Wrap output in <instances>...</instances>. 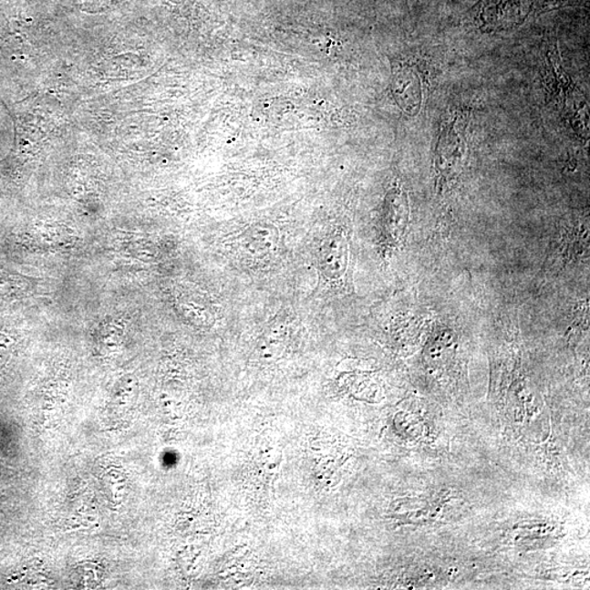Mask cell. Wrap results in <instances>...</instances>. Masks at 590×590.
Listing matches in <instances>:
<instances>
[{
    "label": "cell",
    "instance_id": "obj_5",
    "mask_svg": "<svg viewBox=\"0 0 590 590\" xmlns=\"http://www.w3.org/2000/svg\"><path fill=\"white\" fill-rule=\"evenodd\" d=\"M534 8L533 0H507L485 9L490 21L498 24H512L518 19L526 18Z\"/></svg>",
    "mask_w": 590,
    "mask_h": 590
},
{
    "label": "cell",
    "instance_id": "obj_2",
    "mask_svg": "<svg viewBox=\"0 0 590 590\" xmlns=\"http://www.w3.org/2000/svg\"><path fill=\"white\" fill-rule=\"evenodd\" d=\"M409 219L407 192L401 186H394L385 197L380 219V245L385 254L399 250L404 244Z\"/></svg>",
    "mask_w": 590,
    "mask_h": 590
},
{
    "label": "cell",
    "instance_id": "obj_1",
    "mask_svg": "<svg viewBox=\"0 0 590 590\" xmlns=\"http://www.w3.org/2000/svg\"><path fill=\"white\" fill-rule=\"evenodd\" d=\"M468 115L461 114L444 127L437 149V171L440 186L448 185L461 173L465 154Z\"/></svg>",
    "mask_w": 590,
    "mask_h": 590
},
{
    "label": "cell",
    "instance_id": "obj_3",
    "mask_svg": "<svg viewBox=\"0 0 590 590\" xmlns=\"http://www.w3.org/2000/svg\"><path fill=\"white\" fill-rule=\"evenodd\" d=\"M350 242L345 233L330 234L318 254V268L325 279L339 281L348 274Z\"/></svg>",
    "mask_w": 590,
    "mask_h": 590
},
{
    "label": "cell",
    "instance_id": "obj_4",
    "mask_svg": "<svg viewBox=\"0 0 590 590\" xmlns=\"http://www.w3.org/2000/svg\"><path fill=\"white\" fill-rule=\"evenodd\" d=\"M279 243V231L273 224H255L240 237L242 251L252 257H264L275 250Z\"/></svg>",
    "mask_w": 590,
    "mask_h": 590
}]
</instances>
